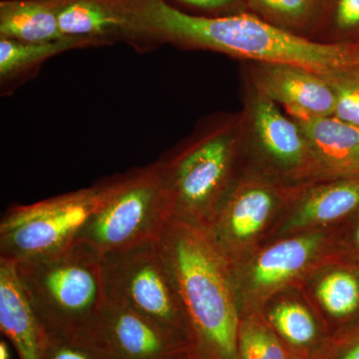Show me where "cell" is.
I'll return each mask as SVG.
<instances>
[{
    "instance_id": "cell-18",
    "label": "cell",
    "mask_w": 359,
    "mask_h": 359,
    "mask_svg": "<svg viewBox=\"0 0 359 359\" xmlns=\"http://www.w3.org/2000/svg\"><path fill=\"white\" fill-rule=\"evenodd\" d=\"M82 40L63 39L50 42H22L0 37V81L2 88L39 69L45 61L72 49L88 48Z\"/></svg>"
},
{
    "instance_id": "cell-15",
    "label": "cell",
    "mask_w": 359,
    "mask_h": 359,
    "mask_svg": "<svg viewBox=\"0 0 359 359\" xmlns=\"http://www.w3.org/2000/svg\"><path fill=\"white\" fill-rule=\"evenodd\" d=\"M290 204L292 230L334 223L359 209V176L302 187Z\"/></svg>"
},
{
    "instance_id": "cell-4",
    "label": "cell",
    "mask_w": 359,
    "mask_h": 359,
    "mask_svg": "<svg viewBox=\"0 0 359 359\" xmlns=\"http://www.w3.org/2000/svg\"><path fill=\"white\" fill-rule=\"evenodd\" d=\"M101 252L81 241L15 263L45 334L93 339L106 306Z\"/></svg>"
},
{
    "instance_id": "cell-12",
    "label": "cell",
    "mask_w": 359,
    "mask_h": 359,
    "mask_svg": "<svg viewBox=\"0 0 359 359\" xmlns=\"http://www.w3.org/2000/svg\"><path fill=\"white\" fill-rule=\"evenodd\" d=\"M294 120L309 142L318 181L359 176V127L334 116Z\"/></svg>"
},
{
    "instance_id": "cell-8",
    "label": "cell",
    "mask_w": 359,
    "mask_h": 359,
    "mask_svg": "<svg viewBox=\"0 0 359 359\" xmlns=\"http://www.w3.org/2000/svg\"><path fill=\"white\" fill-rule=\"evenodd\" d=\"M102 256L106 302L131 309L189 341L185 311L160 238Z\"/></svg>"
},
{
    "instance_id": "cell-27",
    "label": "cell",
    "mask_w": 359,
    "mask_h": 359,
    "mask_svg": "<svg viewBox=\"0 0 359 359\" xmlns=\"http://www.w3.org/2000/svg\"><path fill=\"white\" fill-rule=\"evenodd\" d=\"M340 359H359V342L349 347Z\"/></svg>"
},
{
    "instance_id": "cell-26",
    "label": "cell",
    "mask_w": 359,
    "mask_h": 359,
    "mask_svg": "<svg viewBox=\"0 0 359 359\" xmlns=\"http://www.w3.org/2000/svg\"><path fill=\"white\" fill-rule=\"evenodd\" d=\"M168 4L191 15L219 18L249 13L245 0H165Z\"/></svg>"
},
{
    "instance_id": "cell-28",
    "label": "cell",
    "mask_w": 359,
    "mask_h": 359,
    "mask_svg": "<svg viewBox=\"0 0 359 359\" xmlns=\"http://www.w3.org/2000/svg\"><path fill=\"white\" fill-rule=\"evenodd\" d=\"M0 359H11V351L6 341L0 342Z\"/></svg>"
},
{
    "instance_id": "cell-5",
    "label": "cell",
    "mask_w": 359,
    "mask_h": 359,
    "mask_svg": "<svg viewBox=\"0 0 359 359\" xmlns=\"http://www.w3.org/2000/svg\"><path fill=\"white\" fill-rule=\"evenodd\" d=\"M117 181L118 175L74 192L9 208L0 221V259L20 263L69 247Z\"/></svg>"
},
{
    "instance_id": "cell-29",
    "label": "cell",
    "mask_w": 359,
    "mask_h": 359,
    "mask_svg": "<svg viewBox=\"0 0 359 359\" xmlns=\"http://www.w3.org/2000/svg\"><path fill=\"white\" fill-rule=\"evenodd\" d=\"M354 243H355L356 247L359 250V223L356 226L355 231H354Z\"/></svg>"
},
{
    "instance_id": "cell-7",
    "label": "cell",
    "mask_w": 359,
    "mask_h": 359,
    "mask_svg": "<svg viewBox=\"0 0 359 359\" xmlns=\"http://www.w3.org/2000/svg\"><path fill=\"white\" fill-rule=\"evenodd\" d=\"M245 87L241 111L243 169L294 188L320 182L299 124L247 80Z\"/></svg>"
},
{
    "instance_id": "cell-24",
    "label": "cell",
    "mask_w": 359,
    "mask_h": 359,
    "mask_svg": "<svg viewBox=\"0 0 359 359\" xmlns=\"http://www.w3.org/2000/svg\"><path fill=\"white\" fill-rule=\"evenodd\" d=\"M238 358L287 359L275 334L256 320L243 321L238 330Z\"/></svg>"
},
{
    "instance_id": "cell-21",
    "label": "cell",
    "mask_w": 359,
    "mask_h": 359,
    "mask_svg": "<svg viewBox=\"0 0 359 359\" xmlns=\"http://www.w3.org/2000/svg\"><path fill=\"white\" fill-rule=\"evenodd\" d=\"M316 294L330 316L346 318L359 306L358 278L346 271L328 273L318 285Z\"/></svg>"
},
{
    "instance_id": "cell-13",
    "label": "cell",
    "mask_w": 359,
    "mask_h": 359,
    "mask_svg": "<svg viewBox=\"0 0 359 359\" xmlns=\"http://www.w3.org/2000/svg\"><path fill=\"white\" fill-rule=\"evenodd\" d=\"M58 23L65 37L82 40L90 47L129 45L126 0H63Z\"/></svg>"
},
{
    "instance_id": "cell-25",
    "label": "cell",
    "mask_w": 359,
    "mask_h": 359,
    "mask_svg": "<svg viewBox=\"0 0 359 359\" xmlns=\"http://www.w3.org/2000/svg\"><path fill=\"white\" fill-rule=\"evenodd\" d=\"M41 359H109L94 339L53 337L44 334Z\"/></svg>"
},
{
    "instance_id": "cell-30",
    "label": "cell",
    "mask_w": 359,
    "mask_h": 359,
    "mask_svg": "<svg viewBox=\"0 0 359 359\" xmlns=\"http://www.w3.org/2000/svg\"><path fill=\"white\" fill-rule=\"evenodd\" d=\"M314 2H316V4H318V8L320 7L321 2H323V0H313Z\"/></svg>"
},
{
    "instance_id": "cell-1",
    "label": "cell",
    "mask_w": 359,
    "mask_h": 359,
    "mask_svg": "<svg viewBox=\"0 0 359 359\" xmlns=\"http://www.w3.org/2000/svg\"><path fill=\"white\" fill-rule=\"evenodd\" d=\"M134 49L162 44L208 50L249 62H282L328 73L359 65V43H323L280 29L248 13L191 15L165 0H126Z\"/></svg>"
},
{
    "instance_id": "cell-6",
    "label": "cell",
    "mask_w": 359,
    "mask_h": 359,
    "mask_svg": "<svg viewBox=\"0 0 359 359\" xmlns=\"http://www.w3.org/2000/svg\"><path fill=\"white\" fill-rule=\"evenodd\" d=\"M170 219L157 161L118 175L107 201L89 219L77 241L102 255L161 237Z\"/></svg>"
},
{
    "instance_id": "cell-23",
    "label": "cell",
    "mask_w": 359,
    "mask_h": 359,
    "mask_svg": "<svg viewBox=\"0 0 359 359\" xmlns=\"http://www.w3.org/2000/svg\"><path fill=\"white\" fill-rule=\"evenodd\" d=\"M320 74L334 94V117L359 127V65Z\"/></svg>"
},
{
    "instance_id": "cell-14",
    "label": "cell",
    "mask_w": 359,
    "mask_h": 359,
    "mask_svg": "<svg viewBox=\"0 0 359 359\" xmlns=\"http://www.w3.org/2000/svg\"><path fill=\"white\" fill-rule=\"evenodd\" d=\"M0 328L20 359H41L43 328L33 309L14 262L0 259Z\"/></svg>"
},
{
    "instance_id": "cell-3",
    "label": "cell",
    "mask_w": 359,
    "mask_h": 359,
    "mask_svg": "<svg viewBox=\"0 0 359 359\" xmlns=\"http://www.w3.org/2000/svg\"><path fill=\"white\" fill-rule=\"evenodd\" d=\"M157 163L170 219L209 226L242 172V114L205 118Z\"/></svg>"
},
{
    "instance_id": "cell-17",
    "label": "cell",
    "mask_w": 359,
    "mask_h": 359,
    "mask_svg": "<svg viewBox=\"0 0 359 359\" xmlns=\"http://www.w3.org/2000/svg\"><path fill=\"white\" fill-rule=\"evenodd\" d=\"M63 0H1L0 37L22 42H50L67 39L59 28Z\"/></svg>"
},
{
    "instance_id": "cell-11",
    "label": "cell",
    "mask_w": 359,
    "mask_h": 359,
    "mask_svg": "<svg viewBox=\"0 0 359 359\" xmlns=\"http://www.w3.org/2000/svg\"><path fill=\"white\" fill-rule=\"evenodd\" d=\"M245 80L290 117L334 116V92L320 73L282 62H250Z\"/></svg>"
},
{
    "instance_id": "cell-22",
    "label": "cell",
    "mask_w": 359,
    "mask_h": 359,
    "mask_svg": "<svg viewBox=\"0 0 359 359\" xmlns=\"http://www.w3.org/2000/svg\"><path fill=\"white\" fill-rule=\"evenodd\" d=\"M269 318L278 334L292 346H308L318 334L313 316L297 302H282L271 311Z\"/></svg>"
},
{
    "instance_id": "cell-10",
    "label": "cell",
    "mask_w": 359,
    "mask_h": 359,
    "mask_svg": "<svg viewBox=\"0 0 359 359\" xmlns=\"http://www.w3.org/2000/svg\"><path fill=\"white\" fill-rule=\"evenodd\" d=\"M94 339L109 359H191L184 335L106 302Z\"/></svg>"
},
{
    "instance_id": "cell-19",
    "label": "cell",
    "mask_w": 359,
    "mask_h": 359,
    "mask_svg": "<svg viewBox=\"0 0 359 359\" xmlns=\"http://www.w3.org/2000/svg\"><path fill=\"white\" fill-rule=\"evenodd\" d=\"M249 13L285 32L311 39L318 4L313 0H245Z\"/></svg>"
},
{
    "instance_id": "cell-2",
    "label": "cell",
    "mask_w": 359,
    "mask_h": 359,
    "mask_svg": "<svg viewBox=\"0 0 359 359\" xmlns=\"http://www.w3.org/2000/svg\"><path fill=\"white\" fill-rule=\"evenodd\" d=\"M160 244L185 311L191 359H240L241 323L230 259L212 231L170 219Z\"/></svg>"
},
{
    "instance_id": "cell-16",
    "label": "cell",
    "mask_w": 359,
    "mask_h": 359,
    "mask_svg": "<svg viewBox=\"0 0 359 359\" xmlns=\"http://www.w3.org/2000/svg\"><path fill=\"white\" fill-rule=\"evenodd\" d=\"M321 241L316 233L302 235L264 250L250 269V289L257 294H268L299 275L320 250Z\"/></svg>"
},
{
    "instance_id": "cell-20",
    "label": "cell",
    "mask_w": 359,
    "mask_h": 359,
    "mask_svg": "<svg viewBox=\"0 0 359 359\" xmlns=\"http://www.w3.org/2000/svg\"><path fill=\"white\" fill-rule=\"evenodd\" d=\"M311 40L359 43V0H323Z\"/></svg>"
},
{
    "instance_id": "cell-9",
    "label": "cell",
    "mask_w": 359,
    "mask_h": 359,
    "mask_svg": "<svg viewBox=\"0 0 359 359\" xmlns=\"http://www.w3.org/2000/svg\"><path fill=\"white\" fill-rule=\"evenodd\" d=\"M299 189L242 169L208 228L228 257L238 245L263 230L276 210L289 204Z\"/></svg>"
}]
</instances>
